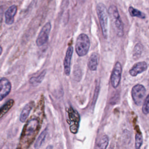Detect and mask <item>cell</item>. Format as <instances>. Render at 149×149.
<instances>
[{
  "label": "cell",
  "instance_id": "cell-1",
  "mask_svg": "<svg viewBox=\"0 0 149 149\" xmlns=\"http://www.w3.org/2000/svg\"><path fill=\"white\" fill-rule=\"evenodd\" d=\"M40 129V121L38 118L30 119L24 126L20 137L19 148H27L34 141Z\"/></svg>",
  "mask_w": 149,
  "mask_h": 149
},
{
  "label": "cell",
  "instance_id": "cell-2",
  "mask_svg": "<svg viewBox=\"0 0 149 149\" xmlns=\"http://www.w3.org/2000/svg\"><path fill=\"white\" fill-rule=\"evenodd\" d=\"M108 13L115 33L118 37H122L124 34L123 24L117 7L113 5H111L108 10Z\"/></svg>",
  "mask_w": 149,
  "mask_h": 149
},
{
  "label": "cell",
  "instance_id": "cell-3",
  "mask_svg": "<svg viewBox=\"0 0 149 149\" xmlns=\"http://www.w3.org/2000/svg\"><path fill=\"white\" fill-rule=\"evenodd\" d=\"M97 14L99 19L102 33L104 38L108 36V13L106 6L102 3H99L96 6Z\"/></svg>",
  "mask_w": 149,
  "mask_h": 149
},
{
  "label": "cell",
  "instance_id": "cell-4",
  "mask_svg": "<svg viewBox=\"0 0 149 149\" xmlns=\"http://www.w3.org/2000/svg\"><path fill=\"white\" fill-rule=\"evenodd\" d=\"M90 40L88 37L84 33L79 35L76 39L75 49L79 56H83L86 55L90 48Z\"/></svg>",
  "mask_w": 149,
  "mask_h": 149
},
{
  "label": "cell",
  "instance_id": "cell-5",
  "mask_svg": "<svg viewBox=\"0 0 149 149\" xmlns=\"http://www.w3.org/2000/svg\"><path fill=\"white\" fill-rule=\"evenodd\" d=\"M146 90L144 86L137 84L134 86L132 89V97L134 102L137 105L142 104L145 97Z\"/></svg>",
  "mask_w": 149,
  "mask_h": 149
},
{
  "label": "cell",
  "instance_id": "cell-6",
  "mask_svg": "<svg viewBox=\"0 0 149 149\" xmlns=\"http://www.w3.org/2000/svg\"><path fill=\"white\" fill-rule=\"evenodd\" d=\"M51 29V25L49 22L47 23L42 27L36 40V44L37 46H42L48 42Z\"/></svg>",
  "mask_w": 149,
  "mask_h": 149
},
{
  "label": "cell",
  "instance_id": "cell-7",
  "mask_svg": "<svg viewBox=\"0 0 149 149\" xmlns=\"http://www.w3.org/2000/svg\"><path fill=\"white\" fill-rule=\"evenodd\" d=\"M122 74V65L119 62H117L112 72L110 80L112 86L113 88H116L119 85Z\"/></svg>",
  "mask_w": 149,
  "mask_h": 149
},
{
  "label": "cell",
  "instance_id": "cell-8",
  "mask_svg": "<svg viewBox=\"0 0 149 149\" xmlns=\"http://www.w3.org/2000/svg\"><path fill=\"white\" fill-rule=\"evenodd\" d=\"M69 118L70 120V130L73 133H76L78 131L80 122V116L79 113L74 110L73 108H70L69 110Z\"/></svg>",
  "mask_w": 149,
  "mask_h": 149
},
{
  "label": "cell",
  "instance_id": "cell-9",
  "mask_svg": "<svg viewBox=\"0 0 149 149\" xmlns=\"http://www.w3.org/2000/svg\"><path fill=\"white\" fill-rule=\"evenodd\" d=\"M12 85L6 78L0 79V101L7 97L11 91Z\"/></svg>",
  "mask_w": 149,
  "mask_h": 149
},
{
  "label": "cell",
  "instance_id": "cell-10",
  "mask_svg": "<svg viewBox=\"0 0 149 149\" xmlns=\"http://www.w3.org/2000/svg\"><path fill=\"white\" fill-rule=\"evenodd\" d=\"M73 52V48L72 46H69L66 51V55L63 61L64 72L66 76H69L70 73V64Z\"/></svg>",
  "mask_w": 149,
  "mask_h": 149
},
{
  "label": "cell",
  "instance_id": "cell-11",
  "mask_svg": "<svg viewBox=\"0 0 149 149\" xmlns=\"http://www.w3.org/2000/svg\"><path fill=\"white\" fill-rule=\"evenodd\" d=\"M17 10V7L15 5H13L9 7V8L6 10L5 13V23L8 25L12 24L14 22L15 16L16 14Z\"/></svg>",
  "mask_w": 149,
  "mask_h": 149
},
{
  "label": "cell",
  "instance_id": "cell-12",
  "mask_svg": "<svg viewBox=\"0 0 149 149\" xmlns=\"http://www.w3.org/2000/svg\"><path fill=\"white\" fill-rule=\"evenodd\" d=\"M147 69V64L146 62H139L134 65L130 69L129 73L132 76H136L137 74L146 71Z\"/></svg>",
  "mask_w": 149,
  "mask_h": 149
},
{
  "label": "cell",
  "instance_id": "cell-13",
  "mask_svg": "<svg viewBox=\"0 0 149 149\" xmlns=\"http://www.w3.org/2000/svg\"><path fill=\"white\" fill-rule=\"evenodd\" d=\"M33 102H30L29 104H27L24 107L20 115V120L22 122H25L27 120L28 116L30 113V111L33 108Z\"/></svg>",
  "mask_w": 149,
  "mask_h": 149
},
{
  "label": "cell",
  "instance_id": "cell-14",
  "mask_svg": "<svg viewBox=\"0 0 149 149\" xmlns=\"http://www.w3.org/2000/svg\"><path fill=\"white\" fill-rule=\"evenodd\" d=\"M98 55L95 52H93L91 55L88 61V67L89 69L92 71L96 70L98 67Z\"/></svg>",
  "mask_w": 149,
  "mask_h": 149
},
{
  "label": "cell",
  "instance_id": "cell-15",
  "mask_svg": "<svg viewBox=\"0 0 149 149\" xmlns=\"http://www.w3.org/2000/svg\"><path fill=\"white\" fill-rule=\"evenodd\" d=\"M14 104V100L13 99H10L0 108V119L2 118L11 109Z\"/></svg>",
  "mask_w": 149,
  "mask_h": 149
},
{
  "label": "cell",
  "instance_id": "cell-16",
  "mask_svg": "<svg viewBox=\"0 0 149 149\" xmlns=\"http://www.w3.org/2000/svg\"><path fill=\"white\" fill-rule=\"evenodd\" d=\"M46 74V70H44L39 75L35 77H32L30 78L29 82L33 86H37L39 85L43 80Z\"/></svg>",
  "mask_w": 149,
  "mask_h": 149
},
{
  "label": "cell",
  "instance_id": "cell-17",
  "mask_svg": "<svg viewBox=\"0 0 149 149\" xmlns=\"http://www.w3.org/2000/svg\"><path fill=\"white\" fill-rule=\"evenodd\" d=\"M47 129H45L39 135V136L37 138V140H36L35 144H34V148H38L41 147V146L42 144L44 141H45V137L47 134Z\"/></svg>",
  "mask_w": 149,
  "mask_h": 149
},
{
  "label": "cell",
  "instance_id": "cell-18",
  "mask_svg": "<svg viewBox=\"0 0 149 149\" xmlns=\"http://www.w3.org/2000/svg\"><path fill=\"white\" fill-rule=\"evenodd\" d=\"M129 12L131 16L132 17H137L140 19H145L146 15L144 13L140 11L139 10L135 9L132 6H130L129 8Z\"/></svg>",
  "mask_w": 149,
  "mask_h": 149
},
{
  "label": "cell",
  "instance_id": "cell-19",
  "mask_svg": "<svg viewBox=\"0 0 149 149\" xmlns=\"http://www.w3.org/2000/svg\"><path fill=\"white\" fill-rule=\"evenodd\" d=\"M109 139L107 135L102 136L99 140L97 144L96 148H106L108 145Z\"/></svg>",
  "mask_w": 149,
  "mask_h": 149
},
{
  "label": "cell",
  "instance_id": "cell-20",
  "mask_svg": "<svg viewBox=\"0 0 149 149\" xmlns=\"http://www.w3.org/2000/svg\"><path fill=\"white\" fill-rule=\"evenodd\" d=\"M143 51V45L140 43H137L134 47L133 51V56L134 59L139 58Z\"/></svg>",
  "mask_w": 149,
  "mask_h": 149
},
{
  "label": "cell",
  "instance_id": "cell-21",
  "mask_svg": "<svg viewBox=\"0 0 149 149\" xmlns=\"http://www.w3.org/2000/svg\"><path fill=\"white\" fill-rule=\"evenodd\" d=\"M73 76L75 80L80 81L81 78V71L80 68L78 65H75L73 70Z\"/></svg>",
  "mask_w": 149,
  "mask_h": 149
},
{
  "label": "cell",
  "instance_id": "cell-22",
  "mask_svg": "<svg viewBox=\"0 0 149 149\" xmlns=\"http://www.w3.org/2000/svg\"><path fill=\"white\" fill-rule=\"evenodd\" d=\"M142 112L145 115L149 113V94L147 95L143 102L142 107Z\"/></svg>",
  "mask_w": 149,
  "mask_h": 149
},
{
  "label": "cell",
  "instance_id": "cell-23",
  "mask_svg": "<svg viewBox=\"0 0 149 149\" xmlns=\"http://www.w3.org/2000/svg\"><path fill=\"white\" fill-rule=\"evenodd\" d=\"M143 144V137L140 133H136L135 136V148H140Z\"/></svg>",
  "mask_w": 149,
  "mask_h": 149
},
{
  "label": "cell",
  "instance_id": "cell-24",
  "mask_svg": "<svg viewBox=\"0 0 149 149\" xmlns=\"http://www.w3.org/2000/svg\"><path fill=\"white\" fill-rule=\"evenodd\" d=\"M2 15H3V9L2 8L0 7V24L2 22Z\"/></svg>",
  "mask_w": 149,
  "mask_h": 149
},
{
  "label": "cell",
  "instance_id": "cell-25",
  "mask_svg": "<svg viewBox=\"0 0 149 149\" xmlns=\"http://www.w3.org/2000/svg\"><path fill=\"white\" fill-rule=\"evenodd\" d=\"M2 47L0 45V55L2 54Z\"/></svg>",
  "mask_w": 149,
  "mask_h": 149
}]
</instances>
